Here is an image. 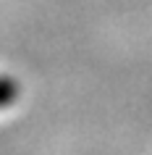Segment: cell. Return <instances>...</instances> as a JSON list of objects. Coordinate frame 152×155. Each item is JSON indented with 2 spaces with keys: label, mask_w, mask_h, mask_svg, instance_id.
Instances as JSON below:
<instances>
[{
  "label": "cell",
  "mask_w": 152,
  "mask_h": 155,
  "mask_svg": "<svg viewBox=\"0 0 152 155\" xmlns=\"http://www.w3.org/2000/svg\"><path fill=\"white\" fill-rule=\"evenodd\" d=\"M18 95H21V87H18L16 79H11V76H0V110L11 108L18 100Z\"/></svg>",
  "instance_id": "obj_1"
}]
</instances>
